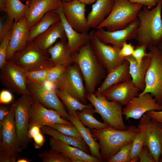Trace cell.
I'll return each instance as SVG.
<instances>
[{
  "label": "cell",
  "mask_w": 162,
  "mask_h": 162,
  "mask_svg": "<svg viewBox=\"0 0 162 162\" xmlns=\"http://www.w3.org/2000/svg\"><path fill=\"white\" fill-rule=\"evenodd\" d=\"M10 111L0 128V162H15L21 149L16 130L14 112L10 105Z\"/></svg>",
  "instance_id": "5"
},
{
  "label": "cell",
  "mask_w": 162,
  "mask_h": 162,
  "mask_svg": "<svg viewBox=\"0 0 162 162\" xmlns=\"http://www.w3.org/2000/svg\"><path fill=\"white\" fill-rule=\"evenodd\" d=\"M62 1L65 2H71L73 0H62Z\"/></svg>",
  "instance_id": "55"
},
{
  "label": "cell",
  "mask_w": 162,
  "mask_h": 162,
  "mask_svg": "<svg viewBox=\"0 0 162 162\" xmlns=\"http://www.w3.org/2000/svg\"><path fill=\"white\" fill-rule=\"evenodd\" d=\"M147 49V46L144 44H138L135 48L132 56L139 65L141 64L144 58L148 54L146 52Z\"/></svg>",
  "instance_id": "44"
},
{
  "label": "cell",
  "mask_w": 162,
  "mask_h": 162,
  "mask_svg": "<svg viewBox=\"0 0 162 162\" xmlns=\"http://www.w3.org/2000/svg\"><path fill=\"white\" fill-rule=\"evenodd\" d=\"M14 20L10 18L7 14L0 18V42L5 34L11 29L14 23Z\"/></svg>",
  "instance_id": "42"
},
{
  "label": "cell",
  "mask_w": 162,
  "mask_h": 162,
  "mask_svg": "<svg viewBox=\"0 0 162 162\" xmlns=\"http://www.w3.org/2000/svg\"><path fill=\"white\" fill-rule=\"evenodd\" d=\"M114 2L115 0H97L86 17L88 27L95 29L100 25L111 12Z\"/></svg>",
  "instance_id": "24"
},
{
  "label": "cell",
  "mask_w": 162,
  "mask_h": 162,
  "mask_svg": "<svg viewBox=\"0 0 162 162\" xmlns=\"http://www.w3.org/2000/svg\"><path fill=\"white\" fill-rule=\"evenodd\" d=\"M61 5L67 22L74 29L79 32H88L90 28L86 17L85 4L78 0L69 2L62 0Z\"/></svg>",
  "instance_id": "17"
},
{
  "label": "cell",
  "mask_w": 162,
  "mask_h": 162,
  "mask_svg": "<svg viewBox=\"0 0 162 162\" xmlns=\"http://www.w3.org/2000/svg\"><path fill=\"white\" fill-rule=\"evenodd\" d=\"M47 126L56 129L64 134L78 138H83L80 131L74 124L68 125L61 123H53Z\"/></svg>",
  "instance_id": "37"
},
{
  "label": "cell",
  "mask_w": 162,
  "mask_h": 162,
  "mask_svg": "<svg viewBox=\"0 0 162 162\" xmlns=\"http://www.w3.org/2000/svg\"><path fill=\"white\" fill-rule=\"evenodd\" d=\"M26 82L27 87L35 100L48 108L56 110L62 118L69 121V115L53 87L49 88L45 83L27 77Z\"/></svg>",
  "instance_id": "11"
},
{
  "label": "cell",
  "mask_w": 162,
  "mask_h": 162,
  "mask_svg": "<svg viewBox=\"0 0 162 162\" xmlns=\"http://www.w3.org/2000/svg\"></svg>",
  "instance_id": "59"
},
{
  "label": "cell",
  "mask_w": 162,
  "mask_h": 162,
  "mask_svg": "<svg viewBox=\"0 0 162 162\" xmlns=\"http://www.w3.org/2000/svg\"><path fill=\"white\" fill-rule=\"evenodd\" d=\"M41 131L43 134L50 135L66 144L77 148L88 154L91 153L88 146L83 138L64 134L47 126H44L41 128Z\"/></svg>",
  "instance_id": "30"
},
{
  "label": "cell",
  "mask_w": 162,
  "mask_h": 162,
  "mask_svg": "<svg viewBox=\"0 0 162 162\" xmlns=\"http://www.w3.org/2000/svg\"><path fill=\"white\" fill-rule=\"evenodd\" d=\"M30 30L25 16L14 22L6 55V61L11 60L15 54L24 50L28 44Z\"/></svg>",
  "instance_id": "18"
},
{
  "label": "cell",
  "mask_w": 162,
  "mask_h": 162,
  "mask_svg": "<svg viewBox=\"0 0 162 162\" xmlns=\"http://www.w3.org/2000/svg\"><path fill=\"white\" fill-rule=\"evenodd\" d=\"M161 11H162V4L161 6Z\"/></svg>",
  "instance_id": "57"
},
{
  "label": "cell",
  "mask_w": 162,
  "mask_h": 162,
  "mask_svg": "<svg viewBox=\"0 0 162 162\" xmlns=\"http://www.w3.org/2000/svg\"><path fill=\"white\" fill-rule=\"evenodd\" d=\"M58 38L67 40L61 20L51 26L44 32L37 37L33 41L41 50L48 52L49 48Z\"/></svg>",
  "instance_id": "27"
},
{
  "label": "cell",
  "mask_w": 162,
  "mask_h": 162,
  "mask_svg": "<svg viewBox=\"0 0 162 162\" xmlns=\"http://www.w3.org/2000/svg\"><path fill=\"white\" fill-rule=\"evenodd\" d=\"M68 116L69 120L76 127L81 134L83 139L89 147L92 155L96 157L102 162L100 153V145L93 138L91 129L85 127L82 124L76 113L74 116L69 115Z\"/></svg>",
  "instance_id": "31"
},
{
  "label": "cell",
  "mask_w": 162,
  "mask_h": 162,
  "mask_svg": "<svg viewBox=\"0 0 162 162\" xmlns=\"http://www.w3.org/2000/svg\"><path fill=\"white\" fill-rule=\"evenodd\" d=\"M89 40L95 55L107 73L124 61L120 55V48L102 42L93 32L89 33Z\"/></svg>",
  "instance_id": "13"
},
{
  "label": "cell",
  "mask_w": 162,
  "mask_h": 162,
  "mask_svg": "<svg viewBox=\"0 0 162 162\" xmlns=\"http://www.w3.org/2000/svg\"><path fill=\"white\" fill-rule=\"evenodd\" d=\"M132 141L123 146L107 162H131L130 153Z\"/></svg>",
  "instance_id": "38"
},
{
  "label": "cell",
  "mask_w": 162,
  "mask_h": 162,
  "mask_svg": "<svg viewBox=\"0 0 162 162\" xmlns=\"http://www.w3.org/2000/svg\"><path fill=\"white\" fill-rule=\"evenodd\" d=\"M11 33L12 29L5 34L0 42V69L6 62V55Z\"/></svg>",
  "instance_id": "41"
},
{
  "label": "cell",
  "mask_w": 162,
  "mask_h": 162,
  "mask_svg": "<svg viewBox=\"0 0 162 162\" xmlns=\"http://www.w3.org/2000/svg\"><path fill=\"white\" fill-rule=\"evenodd\" d=\"M129 66L128 62L124 59L120 65L107 73L104 81L94 92L95 95L97 96L112 86L131 79Z\"/></svg>",
  "instance_id": "25"
},
{
  "label": "cell",
  "mask_w": 162,
  "mask_h": 162,
  "mask_svg": "<svg viewBox=\"0 0 162 162\" xmlns=\"http://www.w3.org/2000/svg\"><path fill=\"white\" fill-rule=\"evenodd\" d=\"M49 69H44L26 72L27 77L36 81L45 83L47 81V76Z\"/></svg>",
  "instance_id": "43"
},
{
  "label": "cell",
  "mask_w": 162,
  "mask_h": 162,
  "mask_svg": "<svg viewBox=\"0 0 162 162\" xmlns=\"http://www.w3.org/2000/svg\"><path fill=\"white\" fill-rule=\"evenodd\" d=\"M86 5H89L94 3L97 0H78Z\"/></svg>",
  "instance_id": "52"
},
{
  "label": "cell",
  "mask_w": 162,
  "mask_h": 162,
  "mask_svg": "<svg viewBox=\"0 0 162 162\" xmlns=\"http://www.w3.org/2000/svg\"><path fill=\"white\" fill-rule=\"evenodd\" d=\"M14 96L10 91L3 89L0 92V103L1 104H8L12 102Z\"/></svg>",
  "instance_id": "46"
},
{
  "label": "cell",
  "mask_w": 162,
  "mask_h": 162,
  "mask_svg": "<svg viewBox=\"0 0 162 162\" xmlns=\"http://www.w3.org/2000/svg\"><path fill=\"white\" fill-rule=\"evenodd\" d=\"M139 23L137 18L122 29L109 31L100 28L93 32L102 42L121 48L128 40L136 39Z\"/></svg>",
  "instance_id": "16"
},
{
  "label": "cell",
  "mask_w": 162,
  "mask_h": 162,
  "mask_svg": "<svg viewBox=\"0 0 162 162\" xmlns=\"http://www.w3.org/2000/svg\"><path fill=\"white\" fill-rule=\"evenodd\" d=\"M43 162H73L72 160L62 153L51 148L39 154Z\"/></svg>",
  "instance_id": "36"
},
{
  "label": "cell",
  "mask_w": 162,
  "mask_h": 162,
  "mask_svg": "<svg viewBox=\"0 0 162 162\" xmlns=\"http://www.w3.org/2000/svg\"><path fill=\"white\" fill-rule=\"evenodd\" d=\"M62 0H29V6L25 16L29 30L37 24L44 14L50 10H55L61 5Z\"/></svg>",
  "instance_id": "21"
},
{
  "label": "cell",
  "mask_w": 162,
  "mask_h": 162,
  "mask_svg": "<svg viewBox=\"0 0 162 162\" xmlns=\"http://www.w3.org/2000/svg\"><path fill=\"white\" fill-rule=\"evenodd\" d=\"M76 112L82 124L90 129H99L109 127L105 123L101 122L94 118V114L96 112L93 107L85 108L81 111L76 110Z\"/></svg>",
  "instance_id": "34"
},
{
  "label": "cell",
  "mask_w": 162,
  "mask_h": 162,
  "mask_svg": "<svg viewBox=\"0 0 162 162\" xmlns=\"http://www.w3.org/2000/svg\"><path fill=\"white\" fill-rule=\"evenodd\" d=\"M11 108V106L8 104H2L0 106V128H1L3 122L8 114Z\"/></svg>",
  "instance_id": "48"
},
{
  "label": "cell",
  "mask_w": 162,
  "mask_h": 162,
  "mask_svg": "<svg viewBox=\"0 0 162 162\" xmlns=\"http://www.w3.org/2000/svg\"><path fill=\"white\" fill-rule=\"evenodd\" d=\"M29 5V1L25 4L20 0H8L6 13L14 22H17L25 16Z\"/></svg>",
  "instance_id": "35"
},
{
  "label": "cell",
  "mask_w": 162,
  "mask_h": 162,
  "mask_svg": "<svg viewBox=\"0 0 162 162\" xmlns=\"http://www.w3.org/2000/svg\"><path fill=\"white\" fill-rule=\"evenodd\" d=\"M55 10L60 16L67 36L68 45L73 55L89 41V33L79 32L74 29L67 22L61 5Z\"/></svg>",
  "instance_id": "22"
},
{
  "label": "cell",
  "mask_w": 162,
  "mask_h": 162,
  "mask_svg": "<svg viewBox=\"0 0 162 162\" xmlns=\"http://www.w3.org/2000/svg\"><path fill=\"white\" fill-rule=\"evenodd\" d=\"M143 6L128 0H115L110 13L95 29L105 28L107 31H113L125 28L137 19Z\"/></svg>",
  "instance_id": "4"
},
{
  "label": "cell",
  "mask_w": 162,
  "mask_h": 162,
  "mask_svg": "<svg viewBox=\"0 0 162 162\" xmlns=\"http://www.w3.org/2000/svg\"><path fill=\"white\" fill-rule=\"evenodd\" d=\"M34 101L32 94L22 95L11 104L14 112L15 125L22 150L27 148L30 141L28 135L29 112Z\"/></svg>",
  "instance_id": "9"
},
{
  "label": "cell",
  "mask_w": 162,
  "mask_h": 162,
  "mask_svg": "<svg viewBox=\"0 0 162 162\" xmlns=\"http://www.w3.org/2000/svg\"><path fill=\"white\" fill-rule=\"evenodd\" d=\"M48 52L55 66L68 67L73 63V55L68 45L67 40H60L49 48Z\"/></svg>",
  "instance_id": "28"
},
{
  "label": "cell",
  "mask_w": 162,
  "mask_h": 162,
  "mask_svg": "<svg viewBox=\"0 0 162 162\" xmlns=\"http://www.w3.org/2000/svg\"><path fill=\"white\" fill-rule=\"evenodd\" d=\"M159 49L162 51V41L158 46Z\"/></svg>",
  "instance_id": "54"
},
{
  "label": "cell",
  "mask_w": 162,
  "mask_h": 162,
  "mask_svg": "<svg viewBox=\"0 0 162 162\" xmlns=\"http://www.w3.org/2000/svg\"><path fill=\"white\" fill-rule=\"evenodd\" d=\"M53 123L73 124L70 121L62 118L56 110L48 108L40 102L35 100L29 110L28 128L33 126H37L41 128L44 126H49Z\"/></svg>",
  "instance_id": "14"
},
{
  "label": "cell",
  "mask_w": 162,
  "mask_h": 162,
  "mask_svg": "<svg viewBox=\"0 0 162 162\" xmlns=\"http://www.w3.org/2000/svg\"><path fill=\"white\" fill-rule=\"evenodd\" d=\"M49 54L32 41L24 50L16 53L11 61L27 72L49 69L55 66Z\"/></svg>",
  "instance_id": "7"
},
{
  "label": "cell",
  "mask_w": 162,
  "mask_h": 162,
  "mask_svg": "<svg viewBox=\"0 0 162 162\" xmlns=\"http://www.w3.org/2000/svg\"><path fill=\"white\" fill-rule=\"evenodd\" d=\"M124 59L129 63V73L133 83L142 91L145 87L146 75L151 61L150 53L148 52V55L144 57L140 65L132 55L126 57Z\"/></svg>",
  "instance_id": "26"
},
{
  "label": "cell",
  "mask_w": 162,
  "mask_h": 162,
  "mask_svg": "<svg viewBox=\"0 0 162 162\" xmlns=\"http://www.w3.org/2000/svg\"><path fill=\"white\" fill-rule=\"evenodd\" d=\"M93 137L97 139L100 146L102 162H107L122 148L133 141L140 131L135 126H127L125 130H117L110 127L91 129Z\"/></svg>",
  "instance_id": "2"
},
{
  "label": "cell",
  "mask_w": 162,
  "mask_h": 162,
  "mask_svg": "<svg viewBox=\"0 0 162 162\" xmlns=\"http://www.w3.org/2000/svg\"><path fill=\"white\" fill-rule=\"evenodd\" d=\"M140 90L130 79L112 86L102 94L109 100L117 102L123 106L137 96Z\"/></svg>",
  "instance_id": "20"
},
{
  "label": "cell",
  "mask_w": 162,
  "mask_h": 162,
  "mask_svg": "<svg viewBox=\"0 0 162 162\" xmlns=\"http://www.w3.org/2000/svg\"><path fill=\"white\" fill-rule=\"evenodd\" d=\"M41 131V128L33 126L28 128V135L30 140L33 139L34 145L36 149H40L45 142L44 137Z\"/></svg>",
  "instance_id": "39"
},
{
  "label": "cell",
  "mask_w": 162,
  "mask_h": 162,
  "mask_svg": "<svg viewBox=\"0 0 162 162\" xmlns=\"http://www.w3.org/2000/svg\"><path fill=\"white\" fill-rule=\"evenodd\" d=\"M60 20L59 15L55 10L47 12L40 20L30 29L28 43L33 41L51 26Z\"/></svg>",
  "instance_id": "29"
},
{
  "label": "cell",
  "mask_w": 162,
  "mask_h": 162,
  "mask_svg": "<svg viewBox=\"0 0 162 162\" xmlns=\"http://www.w3.org/2000/svg\"><path fill=\"white\" fill-rule=\"evenodd\" d=\"M149 118L145 113L141 118L137 126L140 131L132 142L130 153L131 162H136L139 160V154L144 146L146 130Z\"/></svg>",
  "instance_id": "32"
},
{
  "label": "cell",
  "mask_w": 162,
  "mask_h": 162,
  "mask_svg": "<svg viewBox=\"0 0 162 162\" xmlns=\"http://www.w3.org/2000/svg\"><path fill=\"white\" fill-rule=\"evenodd\" d=\"M148 49L151 61L145 76V88L139 94L150 93L162 105V51L158 46Z\"/></svg>",
  "instance_id": "8"
},
{
  "label": "cell",
  "mask_w": 162,
  "mask_h": 162,
  "mask_svg": "<svg viewBox=\"0 0 162 162\" xmlns=\"http://www.w3.org/2000/svg\"><path fill=\"white\" fill-rule=\"evenodd\" d=\"M140 162H155L154 159L150 154L147 146L144 145L139 156Z\"/></svg>",
  "instance_id": "45"
},
{
  "label": "cell",
  "mask_w": 162,
  "mask_h": 162,
  "mask_svg": "<svg viewBox=\"0 0 162 162\" xmlns=\"http://www.w3.org/2000/svg\"><path fill=\"white\" fill-rule=\"evenodd\" d=\"M134 46L130 43H124L120 49V53L121 57L124 58L131 56L135 49Z\"/></svg>",
  "instance_id": "47"
},
{
  "label": "cell",
  "mask_w": 162,
  "mask_h": 162,
  "mask_svg": "<svg viewBox=\"0 0 162 162\" xmlns=\"http://www.w3.org/2000/svg\"><path fill=\"white\" fill-rule=\"evenodd\" d=\"M144 145L148 147L155 162H162V125L150 118L146 130Z\"/></svg>",
  "instance_id": "19"
},
{
  "label": "cell",
  "mask_w": 162,
  "mask_h": 162,
  "mask_svg": "<svg viewBox=\"0 0 162 162\" xmlns=\"http://www.w3.org/2000/svg\"><path fill=\"white\" fill-rule=\"evenodd\" d=\"M149 117L158 122L162 125V110L160 111L150 110L146 113Z\"/></svg>",
  "instance_id": "49"
},
{
  "label": "cell",
  "mask_w": 162,
  "mask_h": 162,
  "mask_svg": "<svg viewBox=\"0 0 162 162\" xmlns=\"http://www.w3.org/2000/svg\"><path fill=\"white\" fill-rule=\"evenodd\" d=\"M26 0L27 1H28L29 0Z\"/></svg>",
  "instance_id": "58"
},
{
  "label": "cell",
  "mask_w": 162,
  "mask_h": 162,
  "mask_svg": "<svg viewBox=\"0 0 162 162\" xmlns=\"http://www.w3.org/2000/svg\"><path fill=\"white\" fill-rule=\"evenodd\" d=\"M86 97L100 114L104 122L114 129L124 130L127 128L122 117V106L120 103L107 99L102 94L96 96L94 93L88 94Z\"/></svg>",
  "instance_id": "6"
},
{
  "label": "cell",
  "mask_w": 162,
  "mask_h": 162,
  "mask_svg": "<svg viewBox=\"0 0 162 162\" xmlns=\"http://www.w3.org/2000/svg\"><path fill=\"white\" fill-rule=\"evenodd\" d=\"M152 110H161L162 105L150 93H147L133 98L122 108V114L127 120L130 118L138 119L141 118L147 112Z\"/></svg>",
  "instance_id": "15"
},
{
  "label": "cell",
  "mask_w": 162,
  "mask_h": 162,
  "mask_svg": "<svg viewBox=\"0 0 162 162\" xmlns=\"http://www.w3.org/2000/svg\"><path fill=\"white\" fill-rule=\"evenodd\" d=\"M160 0L151 10L143 6L137 15L139 21L136 39L138 44L148 47L158 46L162 41V19Z\"/></svg>",
  "instance_id": "3"
},
{
  "label": "cell",
  "mask_w": 162,
  "mask_h": 162,
  "mask_svg": "<svg viewBox=\"0 0 162 162\" xmlns=\"http://www.w3.org/2000/svg\"><path fill=\"white\" fill-rule=\"evenodd\" d=\"M156 0V1L157 3H158L160 0Z\"/></svg>",
  "instance_id": "56"
},
{
  "label": "cell",
  "mask_w": 162,
  "mask_h": 162,
  "mask_svg": "<svg viewBox=\"0 0 162 162\" xmlns=\"http://www.w3.org/2000/svg\"><path fill=\"white\" fill-rule=\"evenodd\" d=\"M72 56L73 63L77 65L84 80L87 94L94 93L97 85L106 76V71L95 55L90 40Z\"/></svg>",
  "instance_id": "1"
},
{
  "label": "cell",
  "mask_w": 162,
  "mask_h": 162,
  "mask_svg": "<svg viewBox=\"0 0 162 162\" xmlns=\"http://www.w3.org/2000/svg\"><path fill=\"white\" fill-rule=\"evenodd\" d=\"M8 4V0H0V10L6 12Z\"/></svg>",
  "instance_id": "51"
},
{
  "label": "cell",
  "mask_w": 162,
  "mask_h": 162,
  "mask_svg": "<svg viewBox=\"0 0 162 162\" xmlns=\"http://www.w3.org/2000/svg\"><path fill=\"white\" fill-rule=\"evenodd\" d=\"M50 145L51 149L62 153L70 158L73 162H101L96 157L53 137L50 140Z\"/></svg>",
  "instance_id": "23"
},
{
  "label": "cell",
  "mask_w": 162,
  "mask_h": 162,
  "mask_svg": "<svg viewBox=\"0 0 162 162\" xmlns=\"http://www.w3.org/2000/svg\"><path fill=\"white\" fill-rule=\"evenodd\" d=\"M82 77L78 66L73 63L68 66L65 72L52 86L64 91L81 103L86 104L87 94Z\"/></svg>",
  "instance_id": "10"
},
{
  "label": "cell",
  "mask_w": 162,
  "mask_h": 162,
  "mask_svg": "<svg viewBox=\"0 0 162 162\" xmlns=\"http://www.w3.org/2000/svg\"><path fill=\"white\" fill-rule=\"evenodd\" d=\"M133 3L142 5L149 9L156 6L158 3L156 0H128Z\"/></svg>",
  "instance_id": "50"
},
{
  "label": "cell",
  "mask_w": 162,
  "mask_h": 162,
  "mask_svg": "<svg viewBox=\"0 0 162 162\" xmlns=\"http://www.w3.org/2000/svg\"><path fill=\"white\" fill-rule=\"evenodd\" d=\"M26 71L11 60L6 61L0 69V81L2 85L17 94H31L27 84Z\"/></svg>",
  "instance_id": "12"
},
{
  "label": "cell",
  "mask_w": 162,
  "mask_h": 162,
  "mask_svg": "<svg viewBox=\"0 0 162 162\" xmlns=\"http://www.w3.org/2000/svg\"><path fill=\"white\" fill-rule=\"evenodd\" d=\"M31 160L29 159H28L24 158V157H19L17 159L16 162H30L31 161Z\"/></svg>",
  "instance_id": "53"
},
{
  "label": "cell",
  "mask_w": 162,
  "mask_h": 162,
  "mask_svg": "<svg viewBox=\"0 0 162 162\" xmlns=\"http://www.w3.org/2000/svg\"><path fill=\"white\" fill-rule=\"evenodd\" d=\"M55 89L59 98L66 106L68 114L70 116H74L76 110L80 111L85 108L94 107L92 103L83 104L64 91L58 88Z\"/></svg>",
  "instance_id": "33"
},
{
  "label": "cell",
  "mask_w": 162,
  "mask_h": 162,
  "mask_svg": "<svg viewBox=\"0 0 162 162\" xmlns=\"http://www.w3.org/2000/svg\"><path fill=\"white\" fill-rule=\"evenodd\" d=\"M67 67L63 65L55 66L50 69L47 74V81L53 85L58 81L66 70Z\"/></svg>",
  "instance_id": "40"
}]
</instances>
